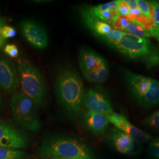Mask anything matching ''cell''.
Masks as SVG:
<instances>
[{"mask_svg":"<svg viewBox=\"0 0 159 159\" xmlns=\"http://www.w3.org/2000/svg\"><path fill=\"white\" fill-rule=\"evenodd\" d=\"M55 87L58 101L63 108L71 116L79 115L84 107L85 91L78 73L70 67L61 68L57 74Z\"/></svg>","mask_w":159,"mask_h":159,"instance_id":"6da1fadb","label":"cell"},{"mask_svg":"<svg viewBox=\"0 0 159 159\" xmlns=\"http://www.w3.org/2000/svg\"><path fill=\"white\" fill-rule=\"evenodd\" d=\"M40 155L46 159H93L91 150L85 143L66 135L46 137L39 148Z\"/></svg>","mask_w":159,"mask_h":159,"instance_id":"7a4b0ae2","label":"cell"},{"mask_svg":"<svg viewBox=\"0 0 159 159\" xmlns=\"http://www.w3.org/2000/svg\"><path fill=\"white\" fill-rule=\"evenodd\" d=\"M115 49L128 59L143 62L148 67L159 64V50L148 38L125 33Z\"/></svg>","mask_w":159,"mask_h":159,"instance_id":"3957f363","label":"cell"},{"mask_svg":"<svg viewBox=\"0 0 159 159\" xmlns=\"http://www.w3.org/2000/svg\"><path fill=\"white\" fill-rule=\"evenodd\" d=\"M125 84L138 104L150 108L159 104V81L125 69L123 71Z\"/></svg>","mask_w":159,"mask_h":159,"instance_id":"277c9868","label":"cell"},{"mask_svg":"<svg viewBox=\"0 0 159 159\" xmlns=\"http://www.w3.org/2000/svg\"><path fill=\"white\" fill-rule=\"evenodd\" d=\"M19 83L23 93L30 97L39 107L46 102L47 88L39 70L27 59H20L17 64Z\"/></svg>","mask_w":159,"mask_h":159,"instance_id":"5b68a950","label":"cell"},{"mask_svg":"<svg viewBox=\"0 0 159 159\" xmlns=\"http://www.w3.org/2000/svg\"><path fill=\"white\" fill-rule=\"evenodd\" d=\"M10 107L14 121L23 129L37 133L41 122L34 101L23 92L14 91L10 99Z\"/></svg>","mask_w":159,"mask_h":159,"instance_id":"8992f818","label":"cell"},{"mask_svg":"<svg viewBox=\"0 0 159 159\" xmlns=\"http://www.w3.org/2000/svg\"><path fill=\"white\" fill-rule=\"evenodd\" d=\"M78 61L82 73L89 82L102 83L108 79V64L95 51L87 48H80L78 53Z\"/></svg>","mask_w":159,"mask_h":159,"instance_id":"52a82bcc","label":"cell"},{"mask_svg":"<svg viewBox=\"0 0 159 159\" xmlns=\"http://www.w3.org/2000/svg\"><path fill=\"white\" fill-rule=\"evenodd\" d=\"M84 106L87 110L107 116L114 113L108 96L100 88H91L85 91Z\"/></svg>","mask_w":159,"mask_h":159,"instance_id":"ba28073f","label":"cell"},{"mask_svg":"<svg viewBox=\"0 0 159 159\" xmlns=\"http://www.w3.org/2000/svg\"><path fill=\"white\" fill-rule=\"evenodd\" d=\"M28 146V139L21 131L6 121H0V147L22 149Z\"/></svg>","mask_w":159,"mask_h":159,"instance_id":"9c48e42d","label":"cell"},{"mask_svg":"<svg viewBox=\"0 0 159 159\" xmlns=\"http://www.w3.org/2000/svg\"><path fill=\"white\" fill-rule=\"evenodd\" d=\"M21 33L29 44L39 49H44L48 45V37L44 29L30 20H24L20 23Z\"/></svg>","mask_w":159,"mask_h":159,"instance_id":"30bf717a","label":"cell"},{"mask_svg":"<svg viewBox=\"0 0 159 159\" xmlns=\"http://www.w3.org/2000/svg\"><path fill=\"white\" fill-rule=\"evenodd\" d=\"M108 140L114 148L121 153L134 156L139 153L142 149L140 143L117 128L110 132Z\"/></svg>","mask_w":159,"mask_h":159,"instance_id":"8fae6325","label":"cell"},{"mask_svg":"<svg viewBox=\"0 0 159 159\" xmlns=\"http://www.w3.org/2000/svg\"><path fill=\"white\" fill-rule=\"evenodd\" d=\"M110 122L116 128L126 133L140 143H146L153 140L150 134L144 132L132 125L123 115L119 114H111L108 116Z\"/></svg>","mask_w":159,"mask_h":159,"instance_id":"7c38bea8","label":"cell"},{"mask_svg":"<svg viewBox=\"0 0 159 159\" xmlns=\"http://www.w3.org/2000/svg\"><path fill=\"white\" fill-rule=\"evenodd\" d=\"M19 83L17 68L10 60L0 56V87L11 93L17 90Z\"/></svg>","mask_w":159,"mask_h":159,"instance_id":"4fadbf2b","label":"cell"},{"mask_svg":"<svg viewBox=\"0 0 159 159\" xmlns=\"http://www.w3.org/2000/svg\"><path fill=\"white\" fill-rule=\"evenodd\" d=\"M81 17L85 26L97 37L103 40L113 30V27L96 17L91 11L90 7H84L80 11Z\"/></svg>","mask_w":159,"mask_h":159,"instance_id":"5bb4252c","label":"cell"},{"mask_svg":"<svg viewBox=\"0 0 159 159\" xmlns=\"http://www.w3.org/2000/svg\"><path fill=\"white\" fill-rule=\"evenodd\" d=\"M83 121L85 128L97 136L103 134L110 123L108 116L90 110L83 114Z\"/></svg>","mask_w":159,"mask_h":159,"instance_id":"9a60e30c","label":"cell"},{"mask_svg":"<svg viewBox=\"0 0 159 159\" xmlns=\"http://www.w3.org/2000/svg\"><path fill=\"white\" fill-rule=\"evenodd\" d=\"M117 8L118 1H113L90 7L92 13L96 17L108 23L111 27L114 21L120 16L117 11Z\"/></svg>","mask_w":159,"mask_h":159,"instance_id":"2e32d148","label":"cell"},{"mask_svg":"<svg viewBox=\"0 0 159 159\" xmlns=\"http://www.w3.org/2000/svg\"><path fill=\"white\" fill-rule=\"evenodd\" d=\"M148 2L152 8L153 21V26L148 31L152 37L158 39L159 37V7L156 1Z\"/></svg>","mask_w":159,"mask_h":159,"instance_id":"e0dca14e","label":"cell"},{"mask_svg":"<svg viewBox=\"0 0 159 159\" xmlns=\"http://www.w3.org/2000/svg\"><path fill=\"white\" fill-rule=\"evenodd\" d=\"M26 153L20 149L0 147V159H27Z\"/></svg>","mask_w":159,"mask_h":159,"instance_id":"ac0fdd59","label":"cell"},{"mask_svg":"<svg viewBox=\"0 0 159 159\" xmlns=\"http://www.w3.org/2000/svg\"><path fill=\"white\" fill-rule=\"evenodd\" d=\"M125 32L140 37L148 38L152 37L148 31L145 29L142 24L136 21H131L125 29Z\"/></svg>","mask_w":159,"mask_h":159,"instance_id":"d6986e66","label":"cell"},{"mask_svg":"<svg viewBox=\"0 0 159 159\" xmlns=\"http://www.w3.org/2000/svg\"><path fill=\"white\" fill-rule=\"evenodd\" d=\"M125 33V32L113 29L102 41L108 46L115 48Z\"/></svg>","mask_w":159,"mask_h":159,"instance_id":"ffe728a7","label":"cell"},{"mask_svg":"<svg viewBox=\"0 0 159 159\" xmlns=\"http://www.w3.org/2000/svg\"><path fill=\"white\" fill-rule=\"evenodd\" d=\"M131 21L127 16H119L114 21L112 27L115 30L125 32L126 28L130 24Z\"/></svg>","mask_w":159,"mask_h":159,"instance_id":"44dd1931","label":"cell"},{"mask_svg":"<svg viewBox=\"0 0 159 159\" xmlns=\"http://www.w3.org/2000/svg\"><path fill=\"white\" fill-rule=\"evenodd\" d=\"M138 9L141 12L142 14L148 19L152 20V8L148 1L144 0H136Z\"/></svg>","mask_w":159,"mask_h":159,"instance_id":"7402d4cb","label":"cell"},{"mask_svg":"<svg viewBox=\"0 0 159 159\" xmlns=\"http://www.w3.org/2000/svg\"><path fill=\"white\" fill-rule=\"evenodd\" d=\"M144 125L159 131V111L151 114L143 121Z\"/></svg>","mask_w":159,"mask_h":159,"instance_id":"603a6c76","label":"cell"},{"mask_svg":"<svg viewBox=\"0 0 159 159\" xmlns=\"http://www.w3.org/2000/svg\"><path fill=\"white\" fill-rule=\"evenodd\" d=\"M148 152L154 159H159V138L151 141L148 146Z\"/></svg>","mask_w":159,"mask_h":159,"instance_id":"cb8c5ba5","label":"cell"},{"mask_svg":"<svg viewBox=\"0 0 159 159\" xmlns=\"http://www.w3.org/2000/svg\"><path fill=\"white\" fill-rule=\"evenodd\" d=\"M117 11L120 16H128L130 12V8L125 0L118 1Z\"/></svg>","mask_w":159,"mask_h":159,"instance_id":"d4e9b609","label":"cell"},{"mask_svg":"<svg viewBox=\"0 0 159 159\" xmlns=\"http://www.w3.org/2000/svg\"><path fill=\"white\" fill-rule=\"evenodd\" d=\"M0 34L4 39H7L16 37L17 35V31L13 27L6 25L0 31Z\"/></svg>","mask_w":159,"mask_h":159,"instance_id":"484cf974","label":"cell"},{"mask_svg":"<svg viewBox=\"0 0 159 159\" xmlns=\"http://www.w3.org/2000/svg\"><path fill=\"white\" fill-rule=\"evenodd\" d=\"M4 51L7 56L11 58H17L19 55V50L14 44H7L4 47Z\"/></svg>","mask_w":159,"mask_h":159,"instance_id":"4316f807","label":"cell"},{"mask_svg":"<svg viewBox=\"0 0 159 159\" xmlns=\"http://www.w3.org/2000/svg\"><path fill=\"white\" fill-rule=\"evenodd\" d=\"M126 2L127 3V4L129 6V7L130 8V10H135V9L138 8L136 0H133V1H132V0L127 1L126 0Z\"/></svg>","mask_w":159,"mask_h":159,"instance_id":"83f0119b","label":"cell"},{"mask_svg":"<svg viewBox=\"0 0 159 159\" xmlns=\"http://www.w3.org/2000/svg\"><path fill=\"white\" fill-rule=\"evenodd\" d=\"M4 26H6V21L3 17L0 16V31Z\"/></svg>","mask_w":159,"mask_h":159,"instance_id":"f1b7e54d","label":"cell"},{"mask_svg":"<svg viewBox=\"0 0 159 159\" xmlns=\"http://www.w3.org/2000/svg\"><path fill=\"white\" fill-rule=\"evenodd\" d=\"M6 43V39H4L0 34V48L2 47Z\"/></svg>","mask_w":159,"mask_h":159,"instance_id":"f546056e","label":"cell"},{"mask_svg":"<svg viewBox=\"0 0 159 159\" xmlns=\"http://www.w3.org/2000/svg\"><path fill=\"white\" fill-rule=\"evenodd\" d=\"M2 94H1V93L0 91V106H1V103H2Z\"/></svg>","mask_w":159,"mask_h":159,"instance_id":"4dcf8cb0","label":"cell"},{"mask_svg":"<svg viewBox=\"0 0 159 159\" xmlns=\"http://www.w3.org/2000/svg\"><path fill=\"white\" fill-rule=\"evenodd\" d=\"M156 1V3H157V4L158 5V6L159 7V1Z\"/></svg>","mask_w":159,"mask_h":159,"instance_id":"1f68e13d","label":"cell"},{"mask_svg":"<svg viewBox=\"0 0 159 159\" xmlns=\"http://www.w3.org/2000/svg\"><path fill=\"white\" fill-rule=\"evenodd\" d=\"M157 40H158V41H159V38H158V39H157Z\"/></svg>","mask_w":159,"mask_h":159,"instance_id":"d6a6232c","label":"cell"},{"mask_svg":"<svg viewBox=\"0 0 159 159\" xmlns=\"http://www.w3.org/2000/svg\"></svg>","mask_w":159,"mask_h":159,"instance_id":"836d02e7","label":"cell"}]
</instances>
